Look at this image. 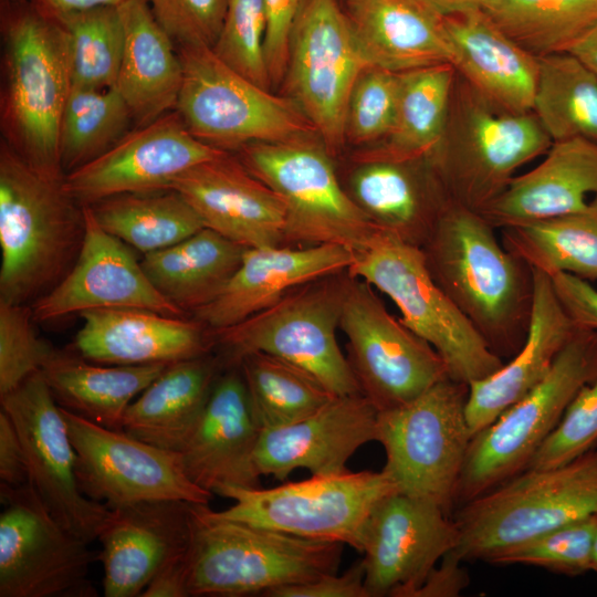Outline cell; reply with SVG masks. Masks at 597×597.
<instances>
[{
	"label": "cell",
	"mask_w": 597,
	"mask_h": 597,
	"mask_svg": "<svg viewBox=\"0 0 597 597\" xmlns=\"http://www.w3.org/2000/svg\"><path fill=\"white\" fill-rule=\"evenodd\" d=\"M494 230L481 213L452 201L421 249L438 286L504 360L526 338L534 279Z\"/></svg>",
	"instance_id": "1"
},
{
	"label": "cell",
	"mask_w": 597,
	"mask_h": 597,
	"mask_svg": "<svg viewBox=\"0 0 597 597\" xmlns=\"http://www.w3.org/2000/svg\"><path fill=\"white\" fill-rule=\"evenodd\" d=\"M85 234L83 206L0 143V301L33 303L74 265Z\"/></svg>",
	"instance_id": "2"
},
{
	"label": "cell",
	"mask_w": 597,
	"mask_h": 597,
	"mask_svg": "<svg viewBox=\"0 0 597 597\" xmlns=\"http://www.w3.org/2000/svg\"><path fill=\"white\" fill-rule=\"evenodd\" d=\"M1 35V139L39 171L64 178L59 130L72 87L64 31L21 0L6 3Z\"/></svg>",
	"instance_id": "3"
},
{
	"label": "cell",
	"mask_w": 597,
	"mask_h": 597,
	"mask_svg": "<svg viewBox=\"0 0 597 597\" xmlns=\"http://www.w3.org/2000/svg\"><path fill=\"white\" fill-rule=\"evenodd\" d=\"M190 516L188 596H264L337 573L342 561V543L230 521L203 503H191Z\"/></svg>",
	"instance_id": "4"
},
{
	"label": "cell",
	"mask_w": 597,
	"mask_h": 597,
	"mask_svg": "<svg viewBox=\"0 0 597 597\" xmlns=\"http://www.w3.org/2000/svg\"><path fill=\"white\" fill-rule=\"evenodd\" d=\"M597 514V449L561 465L527 468L461 504L452 519L463 563Z\"/></svg>",
	"instance_id": "5"
},
{
	"label": "cell",
	"mask_w": 597,
	"mask_h": 597,
	"mask_svg": "<svg viewBox=\"0 0 597 597\" xmlns=\"http://www.w3.org/2000/svg\"><path fill=\"white\" fill-rule=\"evenodd\" d=\"M552 143L533 112L506 111L455 74L433 164L451 199L480 213Z\"/></svg>",
	"instance_id": "6"
},
{
	"label": "cell",
	"mask_w": 597,
	"mask_h": 597,
	"mask_svg": "<svg viewBox=\"0 0 597 597\" xmlns=\"http://www.w3.org/2000/svg\"><path fill=\"white\" fill-rule=\"evenodd\" d=\"M349 279L343 272L310 282L269 308L211 333L226 366L251 353H266L306 370L334 396L360 394L336 337Z\"/></svg>",
	"instance_id": "7"
},
{
	"label": "cell",
	"mask_w": 597,
	"mask_h": 597,
	"mask_svg": "<svg viewBox=\"0 0 597 597\" xmlns=\"http://www.w3.org/2000/svg\"><path fill=\"white\" fill-rule=\"evenodd\" d=\"M597 376V331L577 329L546 377L471 439L459 506L525 470L578 390Z\"/></svg>",
	"instance_id": "8"
},
{
	"label": "cell",
	"mask_w": 597,
	"mask_h": 597,
	"mask_svg": "<svg viewBox=\"0 0 597 597\" xmlns=\"http://www.w3.org/2000/svg\"><path fill=\"white\" fill-rule=\"evenodd\" d=\"M347 272L397 305L401 322L436 349L451 379L469 385L504 364L438 286L420 247L384 229Z\"/></svg>",
	"instance_id": "9"
},
{
	"label": "cell",
	"mask_w": 597,
	"mask_h": 597,
	"mask_svg": "<svg viewBox=\"0 0 597 597\" xmlns=\"http://www.w3.org/2000/svg\"><path fill=\"white\" fill-rule=\"evenodd\" d=\"M176 46L182 66L176 111L202 143L230 153L254 143L317 136L291 98L271 94L242 76L210 46Z\"/></svg>",
	"instance_id": "10"
},
{
	"label": "cell",
	"mask_w": 597,
	"mask_h": 597,
	"mask_svg": "<svg viewBox=\"0 0 597 597\" xmlns=\"http://www.w3.org/2000/svg\"><path fill=\"white\" fill-rule=\"evenodd\" d=\"M469 385L447 377L397 408L378 411L383 470L404 494L450 514L472 439L465 406Z\"/></svg>",
	"instance_id": "11"
},
{
	"label": "cell",
	"mask_w": 597,
	"mask_h": 597,
	"mask_svg": "<svg viewBox=\"0 0 597 597\" xmlns=\"http://www.w3.org/2000/svg\"><path fill=\"white\" fill-rule=\"evenodd\" d=\"M312 137L242 147L240 161L284 202L285 243L337 244L358 254L384 230L342 188Z\"/></svg>",
	"instance_id": "12"
},
{
	"label": "cell",
	"mask_w": 597,
	"mask_h": 597,
	"mask_svg": "<svg viewBox=\"0 0 597 597\" xmlns=\"http://www.w3.org/2000/svg\"><path fill=\"white\" fill-rule=\"evenodd\" d=\"M398 491L381 470L312 474L276 488H226L219 495L234 504L218 514L227 520L297 537L337 542L360 552L366 520L386 495Z\"/></svg>",
	"instance_id": "13"
},
{
	"label": "cell",
	"mask_w": 597,
	"mask_h": 597,
	"mask_svg": "<svg viewBox=\"0 0 597 597\" xmlns=\"http://www.w3.org/2000/svg\"><path fill=\"white\" fill-rule=\"evenodd\" d=\"M368 66L337 0H303L294 21L284 76L287 97L332 155L346 140L353 86Z\"/></svg>",
	"instance_id": "14"
},
{
	"label": "cell",
	"mask_w": 597,
	"mask_h": 597,
	"mask_svg": "<svg viewBox=\"0 0 597 597\" xmlns=\"http://www.w3.org/2000/svg\"><path fill=\"white\" fill-rule=\"evenodd\" d=\"M339 328L360 394L378 411L406 405L449 377L436 349L395 318L364 280L350 276Z\"/></svg>",
	"instance_id": "15"
},
{
	"label": "cell",
	"mask_w": 597,
	"mask_h": 597,
	"mask_svg": "<svg viewBox=\"0 0 597 597\" xmlns=\"http://www.w3.org/2000/svg\"><path fill=\"white\" fill-rule=\"evenodd\" d=\"M0 597H95L97 554L62 526L29 482L0 484Z\"/></svg>",
	"instance_id": "16"
},
{
	"label": "cell",
	"mask_w": 597,
	"mask_h": 597,
	"mask_svg": "<svg viewBox=\"0 0 597 597\" xmlns=\"http://www.w3.org/2000/svg\"><path fill=\"white\" fill-rule=\"evenodd\" d=\"M61 409L76 453L77 484L88 499L109 509L163 500L209 504L213 494L188 478L178 452Z\"/></svg>",
	"instance_id": "17"
},
{
	"label": "cell",
	"mask_w": 597,
	"mask_h": 597,
	"mask_svg": "<svg viewBox=\"0 0 597 597\" xmlns=\"http://www.w3.org/2000/svg\"><path fill=\"white\" fill-rule=\"evenodd\" d=\"M0 400L22 442L29 482L44 506L76 536L87 543L97 541L111 509L80 490L66 421L41 370Z\"/></svg>",
	"instance_id": "18"
},
{
	"label": "cell",
	"mask_w": 597,
	"mask_h": 597,
	"mask_svg": "<svg viewBox=\"0 0 597 597\" xmlns=\"http://www.w3.org/2000/svg\"><path fill=\"white\" fill-rule=\"evenodd\" d=\"M458 542L453 519L438 505L395 491L376 503L362 535L369 597H412Z\"/></svg>",
	"instance_id": "19"
},
{
	"label": "cell",
	"mask_w": 597,
	"mask_h": 597,
	"mask_svg": "<svg viewBox=\"0 0 597 597\" xmlns=\"http://www.w3.org/2000/svg\"><path fill=\"white\" fill-rule=\"evenodd\" d=\"M224 153L195 137L174 109L127 132L103 155L66 174L64 188L82 206L170 189L179 175Z\"/></svg>",
	"instance_id": "20"
},
{
	"label": "cell",
	"mask_w": 597,
	"mask_h": 597,
	"mask_svg": "<svg viewBox=\"0 0 597 597\" xmlns=\"http://www.w3.org/2000/svg\"><path fill=\"white\" fill-rule=\"evenodd\" d=\"M83 212L85 234L78 256L62 281L32 303L34 320L100 308H143L184 317L186 313L154 286L127 244L98 224L90 206H83Z\"/></svg>",
	"instance_id": "21"
},
{
	"label": "cell",
	"mask_w": 597,
	"mask_h": 597,
	"mask_svg": "<svg viewBox=\"0 0 597 597\" xmlns=\"http://www.w3.org/2000/svg\"><path fill=\"white\" fill-rule=\"evenodd\" d=\"M190 502L145 501L111 509L97 541L106 597H140L191 540Z\"/></svg>",
	"instance_id": "22"
},
{
	"label": "cell",
	"mask_w": 597,
	"mask_h": 597,
	"mask_svg": "<svg viewBox=\"0 0 597 597\" xmlns=\"http://www.w3.org/2000/svg\"><path fill=\"white\" fill-rule=\"evenodd\" d=\"M261 430L240 366H228L178 452L186 474L212 494L230 486H260L254 457Z\"/></svg>",
	"instance_id": "23"
},
{
	"label": "cell",
	"mask_w": 597,
	"mask_h": 597,
	"mask_svg": "<svg viewBox=\"0 0 597 597\" xmlns=\"http://www.w3.org/2000/svg\"><path fill=\"white\" fill-rule=\"evenodd\" d=\"M206 228L244 248L285 244L286 210L282 199L224 153L202 161L171 184Z\"/></svg>",
	"instance_id": "24"
},
{
	"label": "cell",
	"mask_w": 597,
	"mask_h": 597,
	"mask_svg": "<svg viewBox=\"0 0 597 597\" xmlns=\"http://www.w3.org/2000/svg\"><path fill=\"white\" fill-rule=\"evenodd\" d=\"M378 410L362 394L336 396L314 413L262 429L255 450L260 475L284 480L296 469L311 474L346 470L358 448L377 441Z\"/></svg>",
	"instance_id": "25"
},
{
	"label": "cell",
	"mask_w": 597,
	"mask_h": 597,
	"mask_svg": "<svg viewBox=\"0 0 597 597\" xmlns=\"http://www.w3.org/2000/svg\"><path fill=\"white\" fill-rule=\"evenodd\" d=\"M355 260L356 253L337 244L247 248L231 280L193 320L211 333L233 326L304 284L348 271Z\"/></svg>",
	"instance_id": "26"
},
{
	"label": "cell",
	"mask_w": 597,
	"mask_h": 597,
	"mask_svg": "<svg viewBox=\"0 0 597 597\" xmlns=\"http://www.w3.org/2000/svg\"><path fill=\"white\" fill-rule=\"evenodd\" d=\"M80 316L73 350L98 364H174L214 346L211 332L196 320L143 308L88 310Z\"/></svg>",
	"instance_id": "27"
},
{
	"label": "cell",
	"mask_w": 597,
	"mask_h": 597,
	"mask_svg": "<svg viewBox=\"0 0 597 597\" xmlns=\"http://www.w3.org/2000/svg\"><path fill=\"white\" fill-rule=\"evenodd\" d=\"M533 279L532 315L522 347L495 373L469 384L465 416L472 437L546 377L578 329L557 298L551 277L533 270Z\"/></svg>",
	"instance_id": "28"
},
{
	"label": "cell",
	"mask_w": 597,
	"mask_h": 597,
	"mask_svg": "<svg viewBox=\"0 0 597 597\" xmlns=\"http://www.w3.org/2000/svg\"><path fill=\"white\" fill-rule=\"evenodd\" d=\"M451 65L493 104L532 112L538 57L510 38L483 10L443 15Z\"/></svg>",
	"instance_id": "29"
},
{
	"label": "cell",
	"mask_w": 597,
	"mask_h": 597,
	"mask_svg": "<svg viewBox=\"0 0 597 597\" xmlns=\"http://www.w3.org/2000/svg\"><path fill=\"white\" fill-rule=\"evenodd\" d=\"M597 195V143L553 142L541 163L514 176L480 213L495 229L584 211Z\"/></svg>",
	"instance_id": "30"
},
{
	"label": "cell",
	"mask_w": 597,
	"mask_h": 597,
	"mask_svg": "<svg viewBox=\"0 0 597 597\" xmlns=\"http://www.w3.org/2000/svg\"><path fill=\"white\" fill-rule=\"evenodd\" d=\"M353 199L380 228L422 248L453 201L432 160L363 161Z\"/></svg>",
	"instance_id": "31"
},
{
	"label": "cell",
	"mask_w": 597,
	"mask_h": 597,
	"mask_svg": "<svg viewBox=\"0 0 597 597\" xmlns=\"http://www.w3.org/2000/svg\"><path fill=\"white\" fill-rule=\"evenodd\" d=\"M347 6L368 65L402 73L451 64L443 15L425 0H348Z\"/></svg>",
	"instance_id": "32"
},
{
	"label": "cell",
	"mask_w": 597,
	"mask_h": 597,
	"mask_svg": "<svg viewBox=\"0 0 597 597\" xmlns=\"http://www.w3.org/2000/svg\"><path fill=\"white\" fill-rule=\"evenodd\" d=\"M118 10L124 49L115 86L142 126L176 109L182 66L175 42L146 0H126Z\"/></svg>",
	"instance_id": "33"
},
{
	"label": "cell",
	"mask_w": 597,
	"mask_h": 597,
	"mask_svg": "<svg viewBox=\"0 0 597 597\" xmlns=\"http://www.w3.org/2000/svg\"><path fill=\"white\" fill-rule=\"evenodd\" d=\"M226 367L221 356L210 354L170 364L128 406L122 430L144 442L179 452Z\"/></svg>",
	"instance_id": "34"
},
{
	"label": "cell",
	"mask_w": 597,
	"mask_h": 597,
	"mask_svg": "<svg viewBox=\"0 0 597 597\" xmlns=\"http://www.w3.org/2000/svg\"><path fill=\"white\" fill-rule=\"evenodd\" d=\"M169 365H104L74 350H55L41 373L61 408L96 425L122 430L128 406Z\"/></svg>",
	"instance_id": "35"
},
{
	"label": "cell",
	"mask_w": 597,
	"mask_h": 597,
	"mask_svg": "<svg viewBox=\"0 0 597 597\" xmlns=\"http://www.w3.org/2000/svg\"><path fill=\"white\" fill-rule=\"evenodd\" d=\"M245 249L203 228L169 248L144 254L140 263L165 297L185 313L193 314L224 289Z\"/></svg>",
	"instance_id": "36"
},
{
	"label": "cell",
	"mask_w": 597,
	"mask_h": 597,
	"mask_svg": "<svg viewBox=\"0 0 597 597\" xmlns=\"http://www.w3.org/2000/svg\"><path fill=\"white\" fill-rule=\"evenodd\" d=\"M455 70L450 63L399 73L397 114L390 134L358 160L433 161L440 146Z\"/></svg>",
	"instance_id": "37"
},
{
	"label": "cell",
	"mask_w": 597,
	"mask_h": 597,
	"mask_svg": "<svg viewBox=\"0 0 597 597\" xmlns=\"http://www.w3.org/2000/svg\"><path fill=\"white\" fill-rule=\"evenodd\" d=\"M500 230L504 248L533 270L597 280V195L584 211Z\"/></svg>",
	"instance_id": "38"
},
{
	"label": "cell",
	"mask_w": 597,
	"mask_h": 597,
	"mask_svg": "<svg viewBox=\"0 0 597 597\" xmlns=\"http://www.w3.org/2000/svg\"><path fill=\"white\" fill-rule=\"evenodd\" d=\"M90 207L106 232L144 254L169 248L206 228L189 202L171 188L116 195Z\"/></svg>",
	"instance_id": "39"
},
{
	"label": "cell",
	"mask_w": 597,
	"mask_h": 597,
	"mask_svg": "<svg viewBox=\"0 0 597 597\" xmlns=\"http://www.w3.org/2000/svg\"><path fill=\"white\" fill-rule=\"evenodd\" d=\"M532 112L552 142L597 143V76L569 53L538 57Z\"/></svg>",
	"instance_id": "40"
},
{
	"label": "cell",
	"mask_w": 597,
	"mask_h": 597,
	"mask_svg": "<svg viewBox=\"0 0 597 597\" xmlns=\"http://www.w3.org/2000/svg\"><path fill=\"white\" fill-rule=\"evenodd\" d=\"M238 365L262 429L298 421L336 397L306 370L266 353L248 354Z\"/></svg>",
	"instance_id": "41"
},
{
	"label": "cell",
	"mask_w": 597,
	"mask_h": 597,
	"mask_svg": "<svg viewBox=\"0 0 597 597\" xmlns=\"http://www.w3.org/2000/svg\"><path fill=\"white\" fill-rule=\"evenodd\" d=\"M483 11L537 57L567 53L597 23V0H496Z\"/></svg>",
	"instance_id": "42"
},
{
	"label": "cell",
	"mask_w": 597,
	"mask_h": 597,
	"mask_svg": "<svg viewBox=\"0 0 597 597\" xmlns=\"http://www.w3.org/2000/svg\"><path fill=\"white\" fill-rule=\"evenodd\" d=\"M134 122L116 86H72L60 123L59 157L64 175L103 155Z\"/></svg>",
	"instance_id": "43"
},
{
	"label": "cell",
	"mask_w": 597,
	"mask_h": 597,
	"mask_svg": "<svg viewBox=\"0 0 597 597\" xmlns=\"http://www.w3.org/2000/svg\"><path fill=\"white\" fill-rule=\"evenodd\" d=\"M55 21L65 34L72 86H115L124 49L118 7L80 11Z\"/></svg>",
	"instance_id": "44"
},
{
	"label": "cell",
	"mask_w": 597,
	"mask_h": 597,
	"mask_svg": "<svg viewBox=\"0 0 597 597\" xmlns=\"http://www.w3.org/2000/svg\"><path fill=\"white\" fill-rule=\"evenodd\" d=\"M597 514L545 532L495 554L493 565H527L566 576L591 572Z\"/></svg>",
	"instance_id": "45"
},
{
	"label": "cell",
	"mask_w": 597,
	"mask_h": 597,
	"mask_svg": "<svg viewBox=\"0 0 597 597\" xmlns=\"http://www.w3.org/2000/svg\"><path fill=\"white\" fill-rule=\"evenodd\" d=\"M265 33L264 0H228L220 33L211 49L235 72L270 91L272 82L264 55Z\"/></svg>",
	"instance_id": "46"
},
{
	"label": "cell",
	"mask_w": 597,
	"mask_h": 597,
	"mask_svg": "<svg viewBox=\"0 0 597 597\" xmlns=\"http://www.w3.org/2000/svg\"><path fill=\"white\" fill-rule=\"evenodd\" d=\"M399 73L366 66L358 75L348 101L346 139L377 144L391 132L398 105Z\"/></svg>",
	"instance_id": "47"
},
{
	"label": "cell",
	"mask_w": 597,
	"mask_h": 597,
	"mask_svg": "<svg viewBox=\"0 0 597 597\" xmlns=\"http://www.w3.org/2000/svg\"><path fill=\"white\" fill-rule=\"evenodd\" d=\"M32 307L0 301V397L40 371L55 349L33 327Z\"/></svg>",
	"instance_id": "48"
},
{
	"label": "cell",
	"mask_w": 597,
	"mask_h": 597,
	"mask_svg": "<svg viewBox=\"0 0 597 597\" xmlns=\"http://www.w3.org/2000/svg\"><path fill=\"white\" fill-rule=\"evenodd\" d=\"M597 444V376L583 386L562 419L526 467L549 468L569 462Z\"/></svg>",
	"instance_id": "49"
},
{
	"label": "cell",
	"mask_w": 597,
	"mask_h": 597,
	"mask_svg": "<svg viewBox=\"0 0 597 597\" xmlns=\"http://www.w3.org/2000/svg\"><path fill=\"white\" fill-rule=\"evenodd\" d=\"M146 1L176 45L199 44L212 48L228 7V0Z\"/></svg>",
	"instance_id": "50"
},
{
	"label": "cell",
	"mask_w": 597,
	"mask_h": 597,
	"mask_svg": "<svg viewBox=\"0 0 597 597\" xmlns=\"http://www.w3.org/2000/svg\"><path fill=\"white\" fill-rule=\"evenodd\" d=\"M303 0H264V55L272 85L284 80L292 28Z\"/></svg>",
	"instance_id": "51"
},
{
	"label": "cell",
	"mask_w": 597,
	"mask_h": 597,
	"mask_svg": "<svg viewBox=\"0 0 597 597\" xmlns=\"http://www.w3.org/2000/svg\"><path fill=\"white\" fill-rule=\"evenodd\" d=\"M363 561L356 562L342 575H322L301 584L287 585L269 590L266 597H369L365 588Z\"/></svg>",
	"instance_id": "52"
},
{
	"label": "cell",
	"mask_w": 597,
	"mask_h": 597,
	"mask_svg": "<svg viewBox=\"0 0 597 597\" xmlns=\"http://www.w3.org/2000/svg\"><path fill=\"white\" fill-rule=\"evenodd\" d=\"M557 298L578 329L597 331V289L567 273L549 276Z\"/></svg>",
	"instance_id": "53"
},
{
	"label": "cell",
	"mask_w": 597,
	"mask_h": 597,
	"mask_svg": "<svg viewBox=\"0 0 597 597\" xmlns=\"http://www.w3.org/2000/svg\"><path fill=\"white\" fill-rule=\"evenodd\" d=\"M0 480L2 484L20 486L30 475L22 442L10 416L0 410Z\"/></svg>",
	"instance_id": "54"
},
{
	"label": "cell",
	"mask_w": 597,
	"mask_h": 597,
	"mask_svg": "<svg viewBox=\"0 0 597 597\" xmlns=\"http://www.w3.org/2000/svg\"><path fill=\"white\" fill-rule=\"evenodd\" d=\"M462 562L451 552L434 566L412 597H454L468 585L469 576L460 566Z\"/></svg>",
	"instance_id": "55"
},
{
	"label": "cell",
	"mask_w": 597,
	"mask_h": 597,
	"mask_svg": "<svg viewBox=\"0 0 597 597\" xmlns=\"http://www.w3.org/2000/svg\"><path fill=\"white\" fill-rule=\"evenodd\" d=\"M187 553L169 562L151 579L142 597H189Z\"/></svg>",
	"instance_id": "56"
},
{
	"label": "cell",
	"mask_w": 597,
	"mask_h": 597,
	"mask_svg": "<svg viewBox=\"0 0 597 597\" xmlns=\"http://www.w3.org/2000/svg\"><path fill=\"white\" fill-rule=\"evenodd\" d=\"M43 15L59 20L67 14L101 7H118L126 0H27Z\"/></svg>",
	"instance_id": "57"
},
{
	"label": "cell",
	"mask_w": 597,
	"mask_h": 597,
	"mask_svg": "<svg viewBox=\"0 0 597 597\" xmlns=\"http://www.w3.org/2000/svg\"><path fill=\"white\" fill-rule=\"evenodd\" d=\"M597 76V23L583 34L568 50Z\"/></svg>",
	"instance_id": "58"
},
{
	"label": "cell",
	"mask_w": 597,
	"mask_h": 597,
	"mask_svg": "<svg viewBox=\"0 0 597 597\" xmlns=\"http://www.w3.org/2000/svg\"><path fill=\"white\" fill-rule=\"evenodd\" d=\"M442 15L468 10H485L496 0H425Z\"/></svg>",
	"instance_id": "59"
},
{
	"label": "cell",
	"mask_w": 597,
	"mask_h": 597,
	"mask_svg": "<svg viewBox=\"0 0 597 597\" xmlns=\"http://www.w3.org/2000/svg\"><path fill=\"white\" fill-rule=\"evenodd\" d=\"M591 572L597 573V521L593 541Z\"/></svg>",
	"instance_id": "60"
},
{
	"label": "cell",
	"mask_w": 597,
	"mask_h": 597,
	"mask_svg": "<svg viewBox=\"0 0 597 597\" xmlns=\"http://www.w3.org/2000/svg\"><path fill=\"white\" fill-rule=\"evenodd\" d=\"M17 1H21V0H2V2L4 3H11V2H17Z\"/></svg>",
	"instance_id": "61"
}]
</instances>
